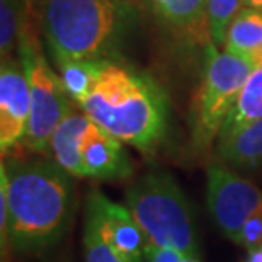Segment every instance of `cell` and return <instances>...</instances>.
<instances>
[{"label":"cell","mask_w":262,"mask_h":262,"mask_svg":"<svg viewBox=\"0 0 262 262\" xmlns=\"http://www.w3.org/2000/svg\"><path fill=\"white\" fill-rule=\"evenodd\" d=\"M254 63H262V48H260L259 55H257V58H255V61H254Z\"/></svg>","instance_id":"25"},{"label":"cell","mask_w":262,"mask_h":262,"mask_svg":"<svg viewBox=\"0 0 262 262\" xmlns=\"http://www.w3.org/2000/svg\"><path fill=\"white\" fill-rule=\"evenodd\" d=\"M82 165L83 177L97 181H123L133 174V162L123 148V141L94 121L82 140Z\"/></svg>","instance_id":"10"},{"label":"cell","mask_w":262,"mask_h":262,"mask_svg":"<svg viewBox=\"0 0 262 262\" xmlns=\"http://www.w3.org/2000/svg\"><path fill=\"white\" fill-rule=\"evenodd\" d=\"M85 218L92 220L104 240L128 262H143L150 240L126 206L92 191L87 198Z\"/></svg>","instance_id":"8"},{"label":"cell","mask_w":262,"mask_h":262,"mask_svg":"<svg viewBox=\"0 0 262 262\" xmlns=\"http://www.w3.org/2000/svg\"><path fill=\"white\" fill-rule=\"evenodd\" d=\"M242 9L244 0H208L206 26L209 38L216 46H225L230 24Z\"/></svg>","instance_id":"17"},{"label":"cell","mask_w":262,"mask_h":262,"mask_svg":"<svg viewBox=\"0 0 262 262\" xmlns=\"http://www.w3.org/2000/svg\"><path fill=\"white\" fill-rule=\"evenodd\" d=\"M19 50L31 91V114L23 145L34 154H48L55 129L72 111V99L65 91L60 73H56L45 58L36 38L26 34Z\"/></svg>","instance_id":"6"},{"label":"cell","mask_w":262,"mask_h":262,"mask_svg":"<svg viewBox=\"0 0 262 262\" xmlns=\"http://www.w3.org/2000/svg\"><path fill=\"white\" fill-rule=\"evenodd\" d=\"M254 61L230 51H218L211 43L206 48L203 80L192 109V140L199 150L208 148L220 136L223 123L237 102Z\"/></svg>","instance_id":"5"},{"label":"cell","mask_w":262,"mask_h":262,"mask_svg":"<svg viewBox=\"0 0 262 262\" xmlns=\"http://www.w3.org/2000/svg\"><path fill=\"white\" fill-rule=\"evenodd\" d=\"M206 201L222 232L237 242L245 222L262 211V191L227 167H208Z\"/></svg>","instance_id":"7"},{"label":"cell","mask_w":262,"mask_h":262,"mask_svg":"<svg viewBox=\"0 0 262 262\" xmlns=\"http://www.w3.org/2000/svg\"><path fill=\"white\" fill-rule=\"evenodd\" d=\"M28 5L26 0H0V53L10 58L14 50L26 38Z\"/></svg>","instance_id":"15"},{"label":"cell","mask_w":262,"mask_h":262,"mask_svg":"<svg viewBox=\"0 0 262 262\" xmlns=\"http://www.w3.org/2000/svg\"><path fill=\"white\" fill-rule=\"evenodd\" d=\"M83 249H85V262H128L116 249H113L104 240L99 228L89 218H85Z\"/></svg>","instance_id":"19"},{"label":"cell","mask_w":262,"mask_h":262,"mask_svg":"<svg viewBox=\"0 0 262 262\" xmlns=\"http://www.w3.org/2000/svg\"><path fill=\"white\" fill-rule=\"evenodd\" d=\"M124 2H128V4H129V0H124Z\"/></svg>","instance_id":"26"},{"label":"cell","mask_w":262,"mask_h":262,"mask_svg":"<svg viewBox=\"0 0 262 262\" xmlns=\"http://www.w3.org/2000/svg\"><path fill=\"white\" fill-rule=\"evenodd\" d=\"M179 262H199V257H181Z\"/></svg>","instance_id":"24"},{"label":"cell","mask_w":262,"mask_h":262,"mask_svg":"<svg viewBox=\"0 0 262 262\" xmlns=\"http://www.w3.org/2000/svg\"><path fill=\"white\" fill-rule=\"evenodd\" d=\"M99 60H58L60 77L68 97L80 104L96 77Z\"/></svg>","instance_id":"16"},{"label":"cell","mask_w":262,"mask_h":262,"mask_svg":"<svg viewBox=\"0 0 262 262\" xmlns=\"http://www.w3.org/2000/svg\"><path fill=\"white\" fill-rule=\"evenodd\" d=\"M247 262H262V247L249 250V257Z\"/></svg>","instance_id":"21"},{"label":"cell","mask_w":262,"mask_h":262,"mask_svg":"<svg viewBox=\"0 0 262 262\" xmlns=\"http://www.w3.org/2000/svg\"><path fill=\"white\" fill-rule=\"evenodd\" d=\"M72 174L56 160H7L0 186L7 196L9 242L38 254L58 242L72 209Z\"/></svg>","instance_id":"1"},{"label":"cell","mask_w":262,"mask_h":262,"mask_svg":"<svg viewBox=\"0 0 262 262\" xmlns=\"http://www.w3.org/2000/svg\"><path fill=\"white\" fill-rule=\"evenodd\" d=\"M126 208L143 228L150 244L176 250L182 257H199L189 203L167 172H150L126 191Z\"/></svg>","instance_id":"4"},{"label":"cell","mask_w":262,"mask_h":262,"mask_svg":"<svg viewBox=\"0 0 262 262\" xmlns=\"http://www.w3.org/2000/svg\"><path fill=\"white\" fill-rule=\"evenodd\" d=\"M124 0H43L41 24L55 60H111L129 26Z\"/></svg>","instance_id":"3"},{"label":"cell","mask_w":262,"mask_h":262,"mask_svg":"<svg viewBox=\"0 0 262 262\" xmlns=\"http://www.w3.org/2000/svg\"><path fill=\"white\" fill-rule=\"evenodd\" d=\"M262 118V63H254L252 72L245 80L232 113L223 123L218 141H223L238 133L247 124Z\"/></svg>","instance_id":"12"},{"label":"cell","mask_w":262,"mask_h":262,"mask_svg":"<svg viewBox=\"0 0 262 262\" xmlns=\"http://www.w3.org/2000/svg\"><path fill=\"white\" fill-rule=\"evenodd\" d=\"M91 123L92 119L83 111H70L50 140L48 151L53 155V160L58 162L73 177H83L82 140Z\"/></svg>","instance_id":"11"},{"label":"cell","mask_w":262,"mask_h":262,"mask_svg":"<svg viewBox=\"0 0 262 262\" xmlns=\"http://www.w3.org/2000/svg\"><path fill=\"white\" fill-rule=\"evenodd\" d=\"M220 157L238 169L262 165V118L247 124L230 138L218 141Z\"/></svg>","instance_id":"13"},{"label":"cell","mask_w":262,"mask_h":262,"mask_svg":"<svg viewBox=\"0 0 262 262\" xmlns=\"http://www.w3.org/2000/svg\"><path fill=\"white\" fill-rule=\"evenodd\" d=\"M148 2L151 5V9H154L155 12H159V9H160V5H162V2H164V0H148Z\"/></svg>","instance_id":"23"},{"label":"cell","mask_w":262,"mask_h":262,"mask_svg":"<svg viewBox=\"0 0 262 262\" xmlns=\"http://www.w3.org/2000/svg\"><path fill=\"white\" fill-rule=\"evenodd\" d=\"M235 244H238L240 247L247 250L262 247V211L255 213L254 216H250L245 222Z\"/></svg>","instance_id":"20"},{"label":"cell","mask_w":262,"mask_h":262,"mask_svg":"<svg viewBox=\"0 0 262 262\" xmlns=\"http://www.w3.org/2000/svg\"><path fill=\"white\" fill-rule=\"evenodd\" d=\"M262 48V10L244 7L235 15L225 39V50L255 61Z\"/></svg>","instance_id":"14"},{"label":"cell","mask_w":262,"mask_h":262,"mask_svg":"<svg viewBox=\"0 0 262 262\" xmlns=\"http://www.w3.org/2000/svg\"><path fill=\"white\" fill-rule=\"evenodd\" d=\"M31 114V91L20 61L2 60L0 67V150L2 155L23 143Z\"/></svg>","instance_id":"9"},{"label":"cell","mask_w":262,"mask_h":262,"mask_svg":"<svg viewBox=\"0 0 262 262\" xmlns=\"http://www.w3.org/2000/svg\"><path fill=\"white\" fill-rule=\"evenodd\" d=\"M206 7L208 0H164L157 14L177 28H192L206 17Z\"/></svg>","instance_id":"18"},{"label":"cell","mask_w":262,"mask_h":262,"mask_svg":"<svg viewBox=\"0 0 262 262\" xmlns=\"http://www.w3.org/2000/svg\"><path fill=\"white\" fill-rule=\"evenodd\" d=\"M244 7H252L262 10V0H244Z\"/></svg>","instance_id":"22"},{"label":"cell","mask_w":262,"mask_h":262,"mask_svg":"<svg viewBox=\"0 0 262 262\" xmlns=\"http://www.w3.org/2000/svg\"><path fill=\"white\" fill-rule=\"evenodd\" d=\"M80 109L114 138L151 155L165 138L169 104L154 78L114 60H99Z\"/></svg>","instance_id":"2"}]
</instances>
